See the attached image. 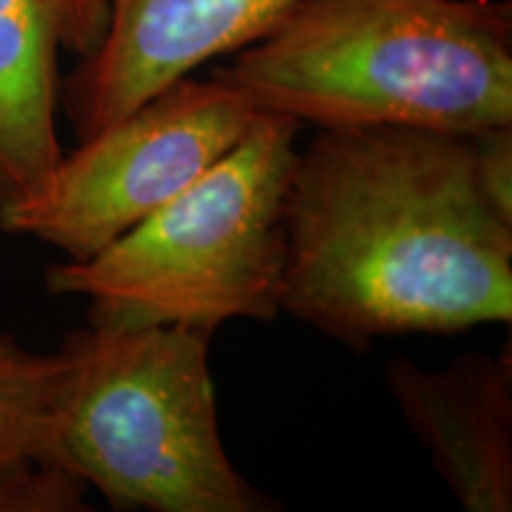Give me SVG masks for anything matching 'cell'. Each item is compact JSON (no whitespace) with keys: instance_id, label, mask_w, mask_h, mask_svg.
<instances>
[{"instance_id":"cell-4","label":"cell","mask_w":512,"mask_h":512,"mask_svg":"<svg viewBox=\"0 0 512 512\" xmlns=\"http://www.w3.org/2000/svg\"><path fill=\"white\" fill-rule=\"evenodd\" d=\"M302 124L261 112L207 174L83 261L46 271L57 297H86L88 323L214 332L280 313L285 195Z\"/></svg>"},{"instance_id":"cell-6","label":"cell","mask_w":512,"mask_h":512,"mask_svg":"<svg viewBox=\"0 0 512 512\" xmlns=\"http://www.w3.org/2000/svg\"><path fill=\"white\" fill-rule=\"evenodd\" d=\"M297 0H110L100 46L62 79L60 110L86 140L171 83L268 34Z\"/></svg>"},{"instance_id":"cell-5","label":"cell","mask_w":512,"mask_h":512,"mask_svg":"<svg viewBox=\"0 0 512 512\" xmlns=\"http://www.w3.org/2000/svg\"><path fill=\"white\" fill-rule=\"evenodd\" d=\"M259 110L219 76L185 79L64 152L0 207V230L83 261L174 200L245 138Z\"/></svg>"},{"instance_id":"cell-8","label":"cell","mask_w":512,"mask_h":512,"mask_svg":"<svg viewBox=\"0 0 512 512\" xmlns=\"http://www.w3.org/2000/svg\"><path fill=\"white\" fill-rule=\"evenodd\" d=\"M107 22L110 0H0V207L60 162V57L91 55Z\"/></svg>"},{"instance_id":"cell-7","label":"cell","mask_w":512,"mask_h":512,"mask_svg":"<svg viewBox=\"0 0 512 512\" xmlns=\"http://www.w3.org/2000/svg\"><path fill=\"white\" fill-rule=\"evenodd\" d=\"M396 406L465 512L512 510V358L467 351L441 370L392 361Z\"/></svg>"},{"instance_id":"cell-3","label":"cell","mask_w":512,"mask_h":512,"mask_svg":"<svg viewBox=\"0 0 512 512\" xmlns=\"http://www.w3.org/2000/svg\"><path fill=\"white\" fill-rule=\"evenodd\" d=\"M211 332L100 325L55 351L50 458L114 510L278 508L228 458L209 373Z\"/></svg>"},{"instance_id":"cell-9","label":"cell","mask_w":512,"mask_h":512,"mask_svg":"<svg viewBox=\"0 0 512 512\" xmlns=\"http://www.w3.org/2000/svg\"><path fill=\"white\" fill-rule=\"evenodd\" d=\"M55 370V351L36 354L0 335V512L86 508L88 486L50 458Z\"/></svg>"},{"instance_id":"cell-2","label":"cell","mask_w":512,"mask_h":512,"mask_svg":"<svg viewBox=\"0 0 512 512\" xmlns=\"http://www.w3.org/2000/svg\"><path fill=\"white\" fill-rule=\"evenodd\" d=\"M211 74L302 126L477 136L512 126V3L297 0Z\"/></svg>"},{"instance_id":"cell-1","label":"cell","mask_w":512,"mask_h":512,"mask_svg":"<svg viewBox=\"0 0 512 512\" xmlns=\"http://www.w3.org/2000/svg\"><path fill=\"white\" fill-rule=\"evenodd\" d=\"M280 311L366 349L512 320V216L479 176L475 136L318 128L285 195Z\"/></svg>"}]
</instances>
